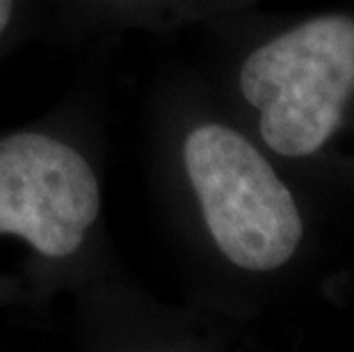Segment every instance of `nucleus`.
<instances>
[{"instance_id":"1","label":"nucleus","mask_w":354,"mask_h":352,"mask_svg":"<svg viewBox=\"0 0 354 352\" xmlns=\"http://www.w3.org/2000/svg\"><path fill=\"white\" fill-rule=\"evenodd\" d=\"M240 92L261 112L259 129L272 151L315 154L354 94V19L327 14L256 48L240 69Z\"/></svg>"},{"instance_id":"2","label":"nucleus","mask_w":354,"mask_h":352,"mask_svg":"<svg viewBox=\"0 0 354 352\" xmlns=\"http://www.w3.org/2000/svg\"><path fill=\"white\" fill-rule=\"evenodd\" d=\"M183 160L210 236L233 266L268 272L288 263L302 243V215L250 140L229 126H199Z\"/></svg>"},{"instance_id":"3","label":"nucleus","mask_w":354,"mask_h":352,"mask_svg":"<svg viewBox=\"0 0 354 352\" xmlns=\"http://www.w3.org/2000/svg\"><path fill=\"white\" fill-rule=\"evenodd\" d=\"M99 208V181L76 149L39 133L0 140V234L44 257H71Z\"/></svg>"},{"instance_id":"4","label":"nucleus","mask_w":354,"mask_h":352,"mask_svg":"<svg viewBox=\"0 0 354 352\" xmlns=\"http://www.w3.org/2000/svg\"><path fill=\"white\" fill-rule=\"evenodd\" d=\"M12 10H14V0H0V35H3V30L10 24Z\"/></svg>"}]
</instances>
